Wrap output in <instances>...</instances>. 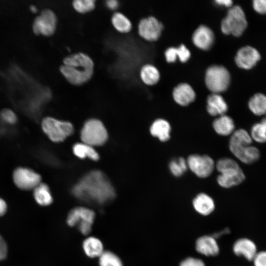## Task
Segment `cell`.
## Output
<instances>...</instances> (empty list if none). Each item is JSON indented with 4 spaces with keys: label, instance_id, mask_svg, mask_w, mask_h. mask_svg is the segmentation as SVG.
I'll return each instance as SVG.
<instances>
[{
    "label": "cell",
    "instance_id": "1",
    "mask_svg": "<svg viewBox=\"0 0 266 266\" xmlns=\"http://www.w3.org/2000/svg\"><path fill=\"white\" fill-rule=\"evenodd\" d=\"M72 193L82 201L102 205L115 197L114 189L101 171L93 170L85 175L72 188Z\"/></svg>",
    "mask_w": 266,
    "mask_h": 266
},
{
    "label": "cell",
    "instance_id": "2",
    "mask_svg": "<svg viewBox=\"0 0 266 266\" xmlns=\"http://www.w3.org/2000/svg\"><path fill=\"white\" fill-rule=\"evenodd\" d=\"M94 68V63L91 57L84 53L77 52L63 59L60 71L68 83L81 86L91 79Z\"/></svg>",
    "mask_w": 266,
    "mask_h": 266
},
{
    "label": "cell",
    "instance_id": "3",
    "mask_svg": "<svg viewBox=\"0 0 266 266\" xmlns=\"http://www.w3.org/2000/svg\"><path fill=\"white\" fill-rule=\"evenodd\" d=\"M251 135L244 129L234 131L230 139L229 148L233 154L243 163L252 164L260 157L258 148L250 145Z\"/></svg>",
    "mask_w": 266,
    "mask_h": 266
},
{
    "label": "cell",
    "instance_id": "4",
    "mask_svg": "<svg viewBox=\"0 0 266 266\" xmlns=\"http://www.w3.org/2000/svg\"><path fill=\"white\" fill-rule=\"evenodd\" d=\"M219 172L217 181L222 187L229 188L240 184L245 179L244 173L237 162L232 159H219L215 165Z\"/></svg>",
    "mask_w": 266,
    "mask_h": 266
},
{
    "label": "cell",
    "instance_id": "5",
    "mask_svg": "<svg viewBox=\"0 0 266 266\" xmlns=\"http://www.w3.org/2000/svg\"><path fill=\"white\" fill-rule=\"evenodd\" d=\"M247 27V22L242 8L238 5L232 6L221 24L222 33L227 35L240 36Z\"/></svg>",
    "mask_w": 266,
    "mask_h": 266
},
{
    "label": "cell",
    "instance_id": "6",
    "mask_svg": "<svg viewBox=\"0 0 266 266\" xmlns=\"http://www.w3.org/2000/svg\"><path fill=\"white\" fill-rule=\"evenodd\" d=\"M80 137L82 142L93 147L103 144L108 138V133L100 120L91 119L84 124Z\"/></svg>",
    "mask_w": 266,
    "mask_h": 266
},
{
    "label": "cell",
    "instance_id": "7",
    "mask_svg": "<svg viewBox=\"0 0 266 266\" xmlns=\"http://www.w3.org/2000/svg\"><path fill=\"white\" fill-rule=\"evenodd\" d=\"M41 128L48 137L55 142L64 141L74 131L73 125L70 122L51 117H46L42 119Z\"/></svg>",
    "mask_w": 266,
    "mask_h": 266
},
{
    "label": "cell",
    "instance_id": "8",
    "mask_svg": "<svg viewBox=\"0 0 266 266\" xmlns=\"http://www.w3.org/2000/svg\"><path fill=\"white\" fill-rule=\"evenodd\" d=\"M95 219V213L93 210L83 206H78L69 212L66 223L70 227L76 226L82 234L87 235L91 232Z\"/></svg>",
    "mask_w": 266,
    "mask_h": 266
},
{
    "label": "cell",
    "instance_id": "9",
    "mask_svg": "<svg viewBox=\"0 0 266 266\" xmlns=\"http://www.w3.org/2000/svg\"><path fill=\"white\" fill-rule=\"evenodd\" d=\"M230 80L229 71L223 66H212L206 71L205 84L212 93L220 94L226 91L229 86Z\"/></svg>",
    "mask_w": 266,
    "mask_h": 266
},
{
    "label": "cell",
    "instance_id": "10",
    "mask_svg": "<svg viewBox=\"0 0 266 266\" xmlns=\"http://www.w3.org/2000/svg\"><path fill=\"white\" fill-rule=\"evenodd\" d=\"M57 23L55 12L50 8H45L34 18L32 30L36 35L51 36L56 32Z\"/></svg>",
    "mask_w": 266,
    "mask_h": 266
},
{
    "label": "cell",
    "instance_id": "11",
    "mask_svg": "<svg viewBox=\"0 0 266 266\" xmlns=\"http://www.w3.org/2000/svg\"><path fill=\"white\" fill-rule=\"evenodd\" d=\"M15 185L23 190H33L41 181L40 175L33 170L26 167H17L13 172Z\"/></svg>",
    "mask_w": 266,
    "mask_h": 266
},
{
    "label": "cell",
    "instance_id": "12",
    "mask_svg": "<svg viewBox=\"0 0 266 266\" xmlns=\"http://www.w3.org/2000/svg\"><path fill=\"white\" fill-rule=\"evenodd\" d=\"M186 161L188 168L197 176L201 178L209 176L215 166L213 159L206 155L192 154Z\"/></svg>",
    "mask_w": 266,
    "mask_h": 266
},
{
    "label": "cell",
    "instance_id": "13",
    "mask_svg": "<svg viewBox=\"0 0 266 266\" xmlns=\"http://www.w3.org/2000/svg\"><path fill=\"white\" fill-rule=\"evenodd\" d=\"M163 29L162 24L153 16L141 19L138 25V33L143 39L154 41L159 38Z\"/></svg>",
    "mask_w": 266,
    "mask_h": 266
},
{
    "label": "cell",
    "instance_id": "14",
    "mask_svg": "<svg viewBox=\"0 0 266 266\" xmlns=\"http://www.w3.org/2000/svg\"><path fill=\"white\" fill-rule=\"evenodd\" d=\"M259 52L254 48L247 46L239 49L235 57L236 65L240 68L249 69L260 60Z\"/></svg>",
    "mask_w": 266,
    "mask_h": 266
},
{
    "label": "cell",
    "instance_id": "15",
    "mask_svg": "<svg viewBox=\"0 0 266 266\" xmlns=\"http://www.w3.org/2000/svg\"><path fill=\"white\" fill-rule=\"evenodd\" d=\"M192 41L198 48L203 50H207L213 44L214 34L209 28L205 25H200L194 32Z\"/></svg>",
    "mask_w": 266,
    "mask_h": 266
},
{
    "label": "cell",
    "instance_id": "16",
    "mask_svg": "<svg viewBox=\"0 0 266 266\" xmlns=\"http://www.w3.org/2000/svg\"><path fill=\"white\" fill-rule=\"evenodd\" d=\"M172 96L174 101L181 106H185L193 102L196 99V93L188 84L180 83L173 89Z\"/></svg>",
    "mask_w": 266,
    "mask_h": 266
},
{
    "label": "cell",
    "instance_id": "17",
    "mask_svg": "<svg viewBox=\"0 0 266 266\" xmlns=\"http://www.w3.org/2000/svg\"><path fill=\"white\" fill-rule=\"evenodd\" d=\"M228 109L224 98L219 94L212 93L207 98L206 110L212 116L224 115Z\"/></svg>",
    "mask_w": 266,
    "mask_h": 266
},
{
    "label": "cell",
    "instance_id": "18",
    "mask_svg": "<svg viewBox=\"0 0 266 266\" xmlns=\"http://www.w3.org/2000/svg\"><path fill=\"white\" fill-rule=\"evenodd\" d=\"M197 251L206 256H215L219 252V248L215 239L211 236H202L196 243Z\"/></svg>",
    "mask_w": 266,
    "mask_h": 266
},
{
    "label": "cell",
    "instance_id": "19",
    "mask_svg": "<svg viewBox=\"0 0 266 266\" xmlns=\"http://www.w3.org/2000/svg\"><path fill=\"white\" fill-rule=\"evenodd\" d=\"M170 132V124L166 120L162 118L155 120L150 128L151 134L162 142H166L169 139Z\"/></svg>",
    "mask_w": 266,
    "mask_h": 266
},
{
    "label": "cell",
    "instance_id": "20",
    "mask_svg": "<svg viewBox=\"0 0 266 266\" xmlns=\"http://www.w3.org/2000/svg\"><path fill=\"white\" fill-rule=\"evenodd\" d=\"M233 250L237 255H242L247 260H253L257 254V248L254 243L247 238H241L234 244Z\"/></svg>",
    "mask_w": 266,
    "mask_h": 266
},
{
    "label": "cell",
    "instance_id": "21",
    "mask_svg": "<svg viewBox=\"0 0 266 266\" xmlns=\"http://www.w3.org/2000/svg\"><path fill=\"white\" fill-rule=\"evenodd\" d=\"M193 204L195 209L202 215L210 214L215 208L213 200L208 195L202 193L194 198Z\"/></svg>",
    "mask_w": 266,
    "mask_h": 266
},
{
    "label": "cell",
    "instance_id": "22",
    "mask_svg": "<svg viewBox=\"0 0 266 266\" xmlns=\"http://www.w3.org/2000/svg\"><path fill=\"white\" fill-rule=\"evenodd\" d=\"M213 128L217 134L227 136L234 132L235 125L233 119L224 114L219 116L213 121Z\"/></svg>",
    "mask_w": 266,
    "mask_h": 266
},
{
    "label": "cell",
    "instance_id": "23",
    "mask_svg": "<svg viewBox=\"0 0 266 266\" xmlns=\"http://www.w3.org/2000/svg\"><path fill=\"white\" fill-rule=\"evenodd\" d=\"M82 247L85 254L91 258H99L104 251L101 241L94 236L86 238L83 242Z\"/></svg>",
    "mask_w": 266,
    "mask_h": 266
},
{
    "label": "cell",
    "instance_id": "24",
    "mask_svg": "<svg viewBox=\"0 0 266 266\" xmlns=\"http://www.w3.org/2000/svg\"><path fill=\"white\" fill-rule=\"evenodd\" d=\"M111 23L117 32L122 34L129 33L132 29L130 20L120 12L116 11L113 13L111 17Z\"/></svg>",
    "mask_w": 266,
    "mask_h": 266
},
{
    "label": "cell",
    "instance_id": "25",
    "mask_svg": "<svg viewBox=\"0 0 266 266\" xmlns=\"http://www.w3.org/2000/svg\"><path fill=\"white\" fill-rule=\"evenodd\" d=\"M139 75L141 81L145 84L149 86L157 84L160 78L158 69L150 64H146L141 67Z\"/></svg>",
    "mask_w": 266,
    "mask_h": 266
},
{
    "label": "cell",
    "instance_id": "26",
    "mask_svg": "<svg viewBox=\"0 0 266 266\" xmlns=\"http://www.w3.org/2000/svg\"><path fill=\"white\" fill-rule=\"evenodd\" d=\"M33 195L36 202L42 206L49 205L53 201L49 187L42 182L33 190Z\"/></svg>",
    "mask_w": 266,
    "mask_h": 266
},
{
    "label": "cell",
    "instance_id": "27",
    "mask_svg": "<svg viewBox=\"0 0 266 266\" xmlns=\"http://www.w3.org/2000/svg\"><path fill=\"white\" fill-rule=\"evenodd\" d=\"M72 150L74 154L81 159L88 158L93 161L99 159V155L93 147L83 142L74 144Z\"/></svg>",
    "mask_w": 266,
    "mask_h": 266
},
{
    "label": "cell",
    "instance_id": "28",
    "mask_svg": "<svg viewBox=\"0 0 266 266\" xmlns=\"http://www.w3.org/2000/svg\"><path fill=\"white\" fill-rule=\"evenodd\" d=\"M248 106L255 115L266 114V96L261 93L254 95L249 100Z\"/></svg>",
    "mask_w": 266,
    "mask_h": 266
},
{
    "label": "cell",
    "instance_id": "29",
    "mask_svg": "<svg viewBox=\"0 0 266 266\" xmlns=\"http://www.w3.org/2000/svg\"><path fill=\"white\" fill-rule=\"evenodd\" d=\"M99 258L100 266H123L119 256L110 251H104Z\"/></svg>",
    "mask_w": 266,
    "mask_h": 266
},
{
    "label": "cell",
    "instance_id": "30",
    "mask_svg": "<svg viewBox=\"0 0 266 266\" xmlns=\"http://www.w3.org/2000/svg\"><path fill=\"white\" fill-rule=\"evenodd\" d=\"M188 165L186 160L179 157L172 160L169 164V168L171 174L175 177H180L187 170Z\"/></svg>",
    "mask_w": 266,
    "mask_h": 266
},
{
    "label": "cell",
    "instance_id": "31",
    "mask_svg": "<svg viewBox=\"0 0 266 266\" xmlns=\"http://www.w3.org/2000/svg\"><path fill=\"white\" fill-rule=\"evenodd\" d=\"M94 0H74L72 2V6L77 13L86 14L94 10L96 7Z\"/></svg>",
    "mask_w": 266,
    "mask_h": 266
},
{
    "label": "cell",
    "instance_id": "32",
    "mask_svg": "<svg viewBox=\"0 0 266 266\" xmlns=\"http://www.w3.org/2000/svg\"><path fill=\"white\" fill-rule=\"evenodd\" d=\"M251 136L258 142H266V125L261 122L254 124L251 130Z\"/></svg>",
    "mask_w": 266,
    "mask_h": 266
},
{
    "label": "cell",
    "instance_id": "33",
    "mask_svg": "<svg viewBox=\"0 0 266 266\" xmlns=\"http://www.w3.org/2000/svg\"><path fill=\"white\" fill-rule=\"evenodd\" d=\"M0 117L4 123L9 125L15 124L17 120L15 113L8 108H5L1 111Z\"/></svg>",
    "mask_w": 266,
    "mask_h": 266
},
{
    "label": "cell",
    "instance_id": "34",
    "mask_svg": "<svg viewBox=\"0 0 266 266\" xmlns=\"http://www.w3.org/2000/svg\"><path fill=\"white\" fill-rule=\"evenodd\" d=\"M177 58L182 63L186 62L190 58L191 53L184 44H181L176 48Z\"/></svg>",
    "mask_w": 266,
    "mask_h": 266
},
{
    "label": "cell",
    "instance_id": "35",
    "mask_svg": "<svg viewBox=\"0 0 266 266\" xmlns=\"http://www.w3.org/2000/svg\"><path fill=\"white\" fill-rule=\"evenodd\" d=\"M180 266H205L203 262L199 259L189 257L182 261Z\"/></svg>",
    "mask_w": 266,
    "mask_h": 266
},
{
    "label": "cell",
    "instance_id": "36",
    "mask_svg": "<svg viewBox=\"0 0 266 266\" xmlns=\"http://www.w3.org/2000/svg\"><path fill=\"white\" fill-rule=\"evenodd\" d=\"M254 10L261 14H266V0H255L253 1Z\"/></svg>",
    "mask_w": 266,
    "mask_h": 266
},
{
    "label": "cell",
    "instance_id": "37",
    "mask_svg": "<svg viewBox=\"0 0 266 266\" xmlns=\"http://www.w3.org/2000/svg\"><path fill=\"white\" fill-rule=\"evenodd\" d=\"M165 55L167 62L169 63L175 62L177 58L176 48L169 47L166 50Z\"/></svg>",
    "mask_w": 266,
    "mask_h": 266
},
{
    "label": "cell",
    "instance_id": "38",
    "mask_svg": "<svg viewBox=\"0 0 266 266\" xmlns=\"http://www.w3.org/2000/svg\"><path fill=\"white\" fill-rule=\"evenodd\" d=\"M253 260L255 266H266V251L257 253Z\"/></svg>",
    "mask_w": 266,
    "mask_h": 266
},
{
    "label": "cell",
    "instance_id": "39",
    "mask_svg": "<svg viewBox=\"0 0 266 266\" xmlns=\"http://www.w3.org/2000/svg\"><path fill=\"white\" fill-rule=\"evenodd\" d=\"M7 252L6 244L0 235V260H2L6 257Z\"/></svg>",
    "mask_w": 266,
    "mask_h": 266
},
{
    "label": "cell",
    "instance_id": "40",
    "mask_svg": "<svg viewBox=\"0 0 266 266\" xmlns=\"http://www.w3.org/2000/svg\"><path fill=\"white\" fill-rule=\"evenodd\" d=\"M119 2L116 0H109L106 1V7L111 10H115L119 6Z\"/></svg>",
    "mask_w": 266,
    "mask_h": 266
},
{
    "label": "cell",
    "instance_id": "41",
    "mask_svg": "<svg viewBox=\"0 0 266 266\" xmlns=\"http://www.w3.org/2000/svg\"><path fill=\"white\" fill-rule=\"evenodd\" d=\"M216 3L220 5L231 7L233 2L231 0H216Z\"/></svg>",
    "mask_w": 266,
    "mask_h": 266
},
{
    "label": "cell",
    "instance_id": "42",
    "mask_svg": "<svg viewBox=\"0 0 266 266\" xmlns=\"http://www.w3.org/2000/svg\"><path fill=\"white\" fill-rule=\"evenodd\" d=\"M7 205L5 201L0 198V216H2L6 212Z\"/></svg>",
    "mask_w": 266,
    "mask_h": 266
},
{
    "label": "cell",
    "instance_id": "43",
    "mask_svg": "<svg viewBox=\"0 0 266 266\" xmlns=\"http://www.w3.org/2000/svg\"><path fill=\"white\" fill-rule=\"evenodd\" d=\"M30 9L32 12H36L37 11V8L34 5H31Z\"/></svg>",
    "mask_w": 266,
    "mask_h": 266
},
{
    "label": "cell",
    "instance_id": "44",
    "mask_svg": "<svg viewBox=\"0 0 266 266\" xmlns=\"http://www.w3.org/2000/svg\"><path fill=\"white\" fill-rule=\"evenodd\" d=\"M261 122L266 125V117L262 120Z\"/></svg>",
    "mask_w": 266,
    "mask_h": 266
}]
</instances>
